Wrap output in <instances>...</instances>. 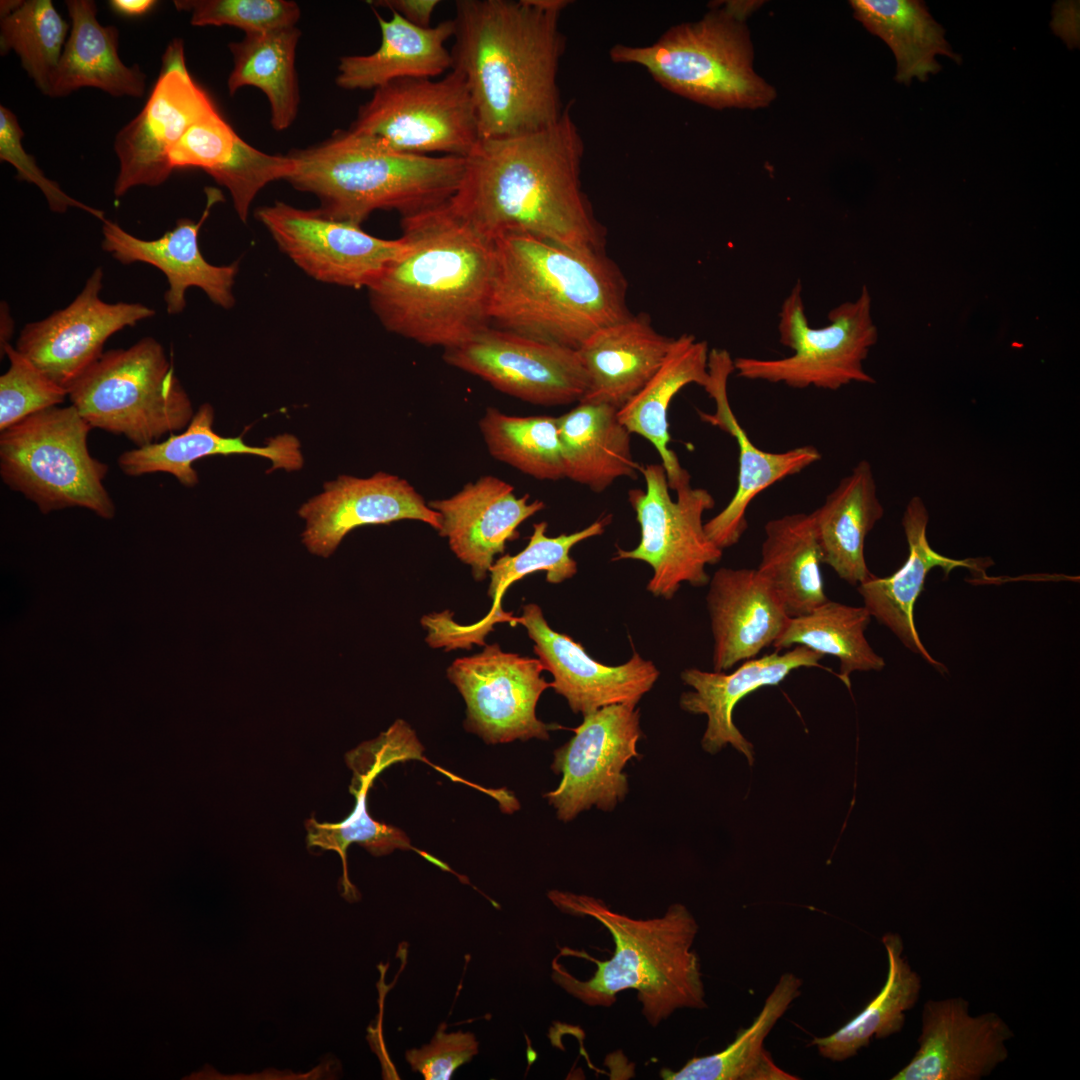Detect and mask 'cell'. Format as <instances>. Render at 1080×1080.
I'll return each instance as SVG.
<instances>
[{
  "label": "cell",
  "instance_id": "f546056e",
  "mask_svg": "<svg viewBox=\"0 0 1080 1080\" xmlns=\"http://www.w3.org/2000/svg\"><path fill=\"white\" fill-rule=\"evenodd\" d=\"M213 423V407L208 403L202 404L184 432L123 452L117 459L118 466L125 475L133 477L168 473L186 487L198 483V475L192 464L209 456L256 455L272 462L270 471L279 468L296 471L303 466L301 445L293 435L282 434L267 440L265 446H251L242 437L217 434Z\"/></svg>",
  "mask_w": 1080,
  "mask_h": 1080
},
{
  "label": "cell",
  "instance_id": "ee69618b",
  "mask_svg": "<svg viewBox=\"0 0 1080 1080\" xmlns=\"http://www.w3.org/2000/svg\"><path fill=\"white\" fill-rule=\"evenodd\" d=\"M69 25L50 0H25L0 20V54L11 50L36 87L48 95Z\"/></svg>",
  "mask_w": 1080,
  "mask_h": 1080
},
{
  "label": "cell",
  "instance_id": "7402d4cb",
  "mask_svg": "<svg viewBox=\"0 0 1080 1080\" xmlns=\"http://www.w3.org/2000/svg\"><path fill=\"white\" fill-rule=\"evenodd\" d=\"M512 624L526 629L534 642V653L553 676L551 687L567 700L574 713L586 715L614 704L636 706L658 679L659 670L653 662L635 651L621 665L596 661L580 643L553 630L537 604L524 605L521 616H514Z\"/></svg>",
  "mask_w": 1080,
  "mask_h": 1080
},
{
  "label": "cell",
  "instance_id": "d6a6232c",
  "mask_svg": "<svg viewBox=\"0 0 1080 1080\" xmlns=\"http://www.w3.org/2000/svg\"><path fill=\"white\" fill-rule=\"evenodd\" d=\"M810 515L822 563L850 585L866 581L865 539L884 515L870 463L858 462Z\"/></svg>",
  "mask_w": 1080,
  "mask_h": 1080
},
{
  "label": "cell",
  "instance_id": "484cf974",
  "mask_svg": "<svg viewBox=\"0 0 1080 1080\" xmlns=\"http://www.w3.org/2000/svg\"><path fill=\"white\" fill-rule=\"evenodd\" d=\"M713 635L714 671L755 658L773 645L789 616L767 580L753 568L718 569L706 597Z\"/></svg>",
  "mask_w": 1080,
  "mask_h": 1080
},
{
  "label": "cell",
  "instance_id": "44dd1931",
  "mask_svg": "<svg viewBox=\"0 0 1080 1080\" xmlns=\"http://www.w3.org/2000/svg\"><path fill=\"white\" fill-rule=\"evenodd\" d=\"M735 372L734 359L726 349L713 348L708 356V381L703 387L715 403L713 413L698 410L700 419L732 436L738 448L736 491L729 503L704 524L709 539L720 549L737 544L748 527L750 503L765 489L798 474L821 459L812 445L783 452H767L756 446L736 418L728 397V380Z\"/></svg>",
  "mask_w": 1080,
  "mask_h": 1080
},
{
  "label": "cell",
  "instance_id": "83f0119b",
  "mask_svg": "<svg viewBox=\"0 0 1080 1080\" xmlns=\"http://www.w3.org/2000/svg\"><path fill=\"white\" fill-rule=\"evenodd\" d=\"M172 169L200 168L230 192L234 209L247 222L250 206L267 184L286 180L291 156L264 153L243 140L216 111L192 125L169 154Z\"/></svg>",
  "mask_w": 1080,
  "mask_h": 1080
},
{
  "label": "cell",
  "instance_id": "f6af8a7d",
  "mask_svg": "<svg viewBox=\"0 0 1080 1080\" xmlns=\"http://www.w3.org/2000/svg\"><path fill=\"white\" fill-rule=\"evenodd\" d=\"M349 767L353 771L349 790L356 800L350 815L339 823H320L314 818L305 821L308 847L335 851L341 857L344 867L343 887L347 893L352 892L346 874V850L350 844H360L375 856L386 855L396 849L412 848L403 831L374 820L368 813V791L381 771L365 763H353Z\"/></svg>",
  "mask_w": 1080,
  "mask_h": 1080
},
{
  "label": "cell",
  "instance_id": "8992f818",
  "mask_svg": "<svg viewBox=\"0 0 1080 1080\" xmlns=\"http://www.w3.org/2000/svg\"><path fill=\"white\" fill-rule=\"evenodd\" d=\"M288 155L295 166L285 181L316 196L325 215L360 226L377 210L405 218L446 204L465 167L463 157L403 153L350 129Z\"/></svg>",
  "mask_w": 1080,
  "mask_h": 1080
},
{
  "label": "cell",
  "instance_id": "b9f144b4",
  "mask_svg": "<svg viewBox=\"0 0 1080 1080\" xmlns=\"http://www.w3.org/2000/svg\"><path fill=\"white\" fill-rule=\"evenodd\" d=\"M871 617L864 606L828 600L807 614L790 617L772 646L780 651L800 645L822 656L836 657L839 678L850 687L851 673L885 667L884 659L874 652L864 635Z\"/></svg>",
  "mask_w": 1080,
  "mask_h": 1080
},
{
  "label": "cell",
  "instance_id": "e0dca14e",
  "mask_svg": "<svg viewBox=\"0 0 1080 1080\" xmlns=\"http://www.w3.org/2000/svg\"><path fill=\"white\" fill-rule=\"evenodd\" d=\"M538 658L503 651L498 644L455 659L447 669L467 706L465 728L489 744L532 738L547 740L551 725L536 716L541 694L551 683Z\"/></svg>",
  "mask_w": 1080,
  "mask_h": 1080
},
{
  "label": "cell",
  "instance_id": "d4e9b609",
  "mask_svg": "<svg viewBox=\"0 0 1080 1080\" xmlns=\"http://www.w3.org/2000/svg\"><path fill=\"white\" fill-rule=\"evenodd\" d=\"M928 510L923 500L914 496L906 505L902 526L908 544V556L904 564L888 577L872 574L857 586L864 607L871 616L889 628L906 648L920 655L940 673L947 668L935 660L922 643L914 622V606L924 590L930 570L940 567L947 577L958 567L969 569L986 578L985 569L990 559H954L935 551L927 539Z\"/></svg>",
  "mask_w": 1080,
  "mask_h": 1080
},
{
  "label": "cell",
  "instance_id": "f1b7e54d",
  "mask_svg": "<svg viewBox=\"0 0 1080 1080\" xmlns=\"http://www.w3.org/2000/svg\"><path fill=\"white\" fill-rule=\"evenodd\" d=\"M674 338L658 333L648 317L631 314L603 327L577 349L588 377L580 401L617 410L634 397L665 360Z\"/></svg>",
  "mask_w": 1080,
  "mask_h": 1080
},
{
  "label": "cell",
  "instance_id": "7c38bea8",
  "mask_svg": "<svg viewBox=\"0 0 1080 1080\" xmlns=\"http://www.w3.org/2000/svg\"><path fill=\"white\" fill-rule=\"evenodd\" d=\"M350 130L410 154L466 158L480 140L475 107L463 76L404 78L374 90Z\"/></svg>",
  "mask_w": 1080,
  "mask_h": 1080
},
{
  "label": "cell",
  "instance_id": "816d5d0a",
  "mask_svg": "<svg viewBox=\"0 0 1080 1080\" xmlns=\"http://www.w3.org/2000/svg\"><path fill=\"white\" fill-rule=\"evenodd\" d=\"M157 1L154 0H111L109 6L119 14L125 16H141L148 13Z\"/></svg>",
  "mask_w": 1080,
  "mask_h": 1080
},
{
  "label": "cell",
  "instance_id": "5b68a950",
  "mask_svg": "<svg viewBox=\"0 0 1080 1080\" xmlns=\"http://www.w3.org/2000/svg\"><path fill=\"white\" fill-rule=\"evenodd\" d=\"M548 897L566 914L596 920L614 943L608 960L581 952L597 967L587 980L553 961L552 979L568 994L587 1006L610 1007L619 992L633 989L653 1027L678 1009L707 1006L700 959L692 949L699 925L684 905L673 904L660 917L636 919L586 894L552 890Z\"/></svg>",
  "mask_w": 1080,
  "mask_h": 1080
},
{
  "label": "cell",
  "instance_id": "d590c367",
  "mask_svg": "<svg viewBox=\"0 0 1080 1080\" xmlns=\"http://www.w3.org/2000/svg\"><path fill=\"white\" fill-rule=\"evenodd\" d=\"M610 520L611 516L607 515L582 530L556 537L546 534L545 521L534 524L533 533L523 550L516 555L505 554L493 563L488 588L493 605L486 617L470 626H460L453 620L449 622L446 635L450 645L455 648L469 647L472 643L482 644L494 624L512 623L514 616L502 610L501 600L508 587L525 576L545 571L546 580L551 584L572 578L577 573V562L570 556L572 547L603 534Z\"/></svg>",
  "mask_w": 1080,
  "mask_h": 1080
},
{
  "label": "cell",
  "instance_id": "836d02e7",
  "mask_svg": "<svg viewBox=\"0 0 1080 1080\" xmlns=\"http://www.w3.org/2000/svg\"><path fill=\"white\" fill-rule=\"evenodd\" d=\"M708 343L684 333L674 338L671 348L656 373L622 408L620 422L630 433L648 440L657 450L665 469L669 488L676 490L690 480L676 453L669 448L668 408L674 396L686 385L704 387L708 381Z\"/></svg>",
  "mask_w": 1080,
  "mask_h": 1080
},
{
  "label": "cell",
  "instance_id": "e575fe53",
  "mask_svg": "<svg viewBox=\"0 0 1080 1080\" xmlns=\"http://www.w3.org/2000/svg\"><path fill=\"white\" fill-rule=\"evenodd\" d=\"M558 432L565 478L594 492L621 477L635 478L641 469L631 452V433L609 404L579 401L558 416Z\"/></svg>",
  "mask_w": 1080,
  "mask_h": 1080
},
{
  "label": "cell",
  "instance_id": "52a82bcc",
  "mask_svg": "<svg viewBox=\"0 0 1080 1080\" xmlns=\"http://www.w3.org/2000/svg\"><path fill=\"white\" fill-rule=\"evenodd\" d=\"M754 6L716 4L701 19L672 26L651 44H615L610 59L640 66L671 93L713 109L766 107L776 91L753 68L745 19Z\"/></svg>",
  "mask_w": 1080,
  "mask_h": 1080
},
{
  "label": "cell",
  "instance_id": "ab89813d",
  "mask_svg": "<svg viewBox=\"0 0 1080 1080\" xmlns=\"http://www.w3.org/2000/svg\"><path fill=\"white\" fill-rule=\"evenodd\" d=\"M301 32L296 26L262 33L245 34L228 48L233 69L227 80L230 95L244 86L260 89L271 110L276 131L290 127L298 113L300 96L295 56Z\"/></svg>",
  "mask_w": 1080,
  "mask_h": 1080
},
{
  "label": "cell",
  "instance_id": "6da1fadb",
  "mask_svg": "<svg viewBox=\"0 0 1080 1080\" xmlns=\"http://www.w3.org/2000/svg\"><path fill=\"white\" fill-rule=\"evenodd\" d=\"M583 153L570 107L543 129L480 139L465 158L449 204L493 240L518 231L572 249L602 251L604 230L581 186Z\"/></svg>",
  "mask_w": 1080,
  "mask_h": 1080
},
{
  "label": "cell",
  "instance_id": "277c9868",
  "mask_svg": "<svg viewBox=\"0 0 1080 1080\" xmlns=\"http://www.w3.org/2000/svg\"><path fill=\"white\" fill-rule=\"evenodd\" d=\"M489 322L573 349L627 318L626 282L602 251L509 231L494 239Z\"/></svg>",
  "mask_w": 1080,
  "mask_h": 1080
},
{
  "label": "cell",
  "instance_id": "60d3db41",
  "mask_svg": "<svg viewBox=\"0 0 1080 1080\" xmlns=\"http://www.w3.org/2000/svg\"><path fill=\"white\" fill-rule=\"evenodd\" d=\"M882 943L887 952L888 973L884 986L867 1006L836 1032L814 1037L810 1045L821 1056L840 1062L855 1056L872 1038L882 1039L900 1032L905 1012L917 1003L921 978L903 957V941L897 933H886Z\"/></svg>",
  "mask_w": 1080,
  "mask_h": 1080
},
{
  "label": "cell",
  "instance_id": "ac0fdd59",
  "mask_svg": "<svg viewBox=\"0 0 1080 1080\" xmlns=\"http://www.w3.org/2000/svg\"><path fill=\"white\" fill-rule=\"evenodd\" d=\"M102 287L103 270L98 267L68 306L26 324L17 339L15 348L67 391L104 353L108 338L155 315L141 303L105 302Z\"/></svg>",
  "mask_w": 1080,
  "mask_h": 1080
},
{
  "label": "cell",
  "instance_id": "d6986e66",
  "mask_svg": "<svg viewBox=\"0 0 1080 1080\" xmlns=\"http://www.w3.org/2000/svg\"><path fill=\"white\" fill-rule=\"evenodd\" d=\"M1013 1036L995 1012L971 1016L962 997L928 1000L918 1049L891 1079L979 1080L1008 1058L1006 1042Z\"/></svg>",
  "mask_w": 1080,
  "mask_h": 1080
},
{
  "label": "cell",
  "instance_id": "7a4b0ae2",
  "mask_svg": "<svg viewBox=\"0 0 1080 1080\" xmlns=\"http://www.w3.org/2000/svg\"><path fill=\"white\" fill-rule=\"evenodd\" d=\"M566 0H457L452 68L469 89L480 139L534 132L563 108L558 71Z\"/></svg>",
  "mask_w": 1080,
  "mask_h": 1080
},
{
  "label": "cell",
  "instance_id": "ba28073f",
  "mask_svg": "<svg viewBox=\"0 0 1080 1080\" xmlns=\"http://www.w3.org/2000/svg\"><path fill=\"white\" fill-rule=\"evenodd\" d=\"M91 429L73 405H58L1 431L2 481L44 514L81 507L112 519L116 508L103 483L109 467L88 450Z\"/></svg>",
  "mask_w": 1080,
  "mask_h": 1080
},
{
  "label": "cell",
  "instance_id": "7bdbcfd3",
  "mask_svg": "<svg viewBox=\"0 0 1080 1080\" xmlns=\"http://www.w3.org/2000/svg\"><path fill=\"white\" fill-rule=\"evenodd\" d=\"M479 429L495 459L538 480L565 478L558 417L513 416L488 407Z\"/></svg>",
  "mask_w": 1080,
  "mask_h": 1080
},
{
  "label": "cell",
  "instance_id": "9c48e42d",
  "mask_svg": "<svg viewBox=\"0 0 1080 1080\" xmlns=\"http://www.w3.org/2000/svg\"><path fill=\"white\" fill-rule=\"evenodd\" d=\"M68 398L92 428L123 435L136 447L186 428L194 416L162 345L151 337L104 352L69 387Z\"/></svg>",
  "mask_w": 1080,
  "mask_h": 1080
},
{
  "label": "cell",
  "instance_id": "8d00e7d4",
  "mask_svg": "<svg viewBox=\"0 0 1080 1080\" xmlns=\"http://www.w3.org/2000/svg\"><path fill=\"white\" fill-rule=\"evenodd\" d=\"M756 568L767 580L789 617L809 613L828 601L822 558L812 517L793 513L769 520Z\"/></svg>",
  "mask_w": 1080,
  "mask_h": 1080
},
{
  "label": "cell",
  "instance_id": "2e32d148",
  "mask_svg": "<svg viewBox=\"0 0 1080 1080\" xmlns=\"http://www.w3.org/2000/svg\"><path fill=\"white\" fill-rule=\"evenodd\" d=\"M575 735L554 752L551 765L562 779L545 794L562 821L592 806L612 811L628 791L627 762L639 757L640 713L632 704H614L583 715Z\"/></svg>",
  "mask_w": 1080,
  "mask_h": 1080
},
{
  "label": "cell",
  "instance_id": "681fc988",
  "mask_svg": "<svg viewBox=\"0 0 1080 1080\" xmlns=\"http://www.w3.org/2000/svg\"><path fill=\"white\" fill-rule=\"evenodd\" d=\"M441 1023L430 1043L406 1052V1061L413 1071L426 1080L450 1079L457 1068L471 1061L479 1051V1043L471 1032H446Z\"/></svg>",
  "mask_w": 1080,
  "mask_h": 1080
},
{
  "label": "cell",
  "instance_id": "4dcf8cb0",
  "mask_svg": "<svg viewBox=\"0 0 1080 1080\" xmlns=\"http://www.w3.org/2000/svg\"><path fill=\"white\" fill-rule=\"evenodd\" d=\"M381 31L377 50L340 59L336 84L346 90L377 89L404 78H435L452 68L445 43L453 37L452 19L435 26H416L396 12L389 19L376 13Z\"/></svg>",
  "mask_w": 1080,
  "mask_h": 1080
},
{
  "label": "cell",
  "instance_id": "4fadbf2b",
  "mask_svg": "<svg viewBox=\"0 0 1080 1080\" xmlns=\"http://www.w3.org/2000/svg\"><path fill=\"white\" fill-rule=\"evenodd\" d=\"M443 359L500 392L532 404L579 402L588 389L577 349L491 325L444 350Z\"/></svg>",
  "mask_w": 1080,
  "mask_h": 1080
},
{
  "label": "cell",
  "instance_id": "30bf717a",
  "mask_svg": "<svg viewBox=\"0 0 1080 1080\" xmlns=\"http://www.w3.org/2000/svg\"><path fill=\"white\" fill-rule=\"evenodd\" d=\"M828 320L830 323L821 328L809 325L802 284L797 281L781 305L778 321L779 342L793 354L773 359L735 358L737 376L797 389L831 391L852 382L874 384L875 379L863 368L878 338L868 288L863 286L856 300L831 309Z\"/></svg>",
  "mask_w": 1080,
  "mask_h": 1080
},
{
  "label": "cell",
  "instance_id": "74e56055",
  "mask_svg": "<svg viewBox=\"0 0 1080 1080\" xmlns=\"http://www.w3.org/2000/svg\"><path fill=\"white\" fill-rule=\"evenodd\" d=\"M850 6L854 17L892 50L899 83L909 84L913 78L925 81L929 74L939 72L937 55L960 62L945 39L944 28L933 19L924 2L852 0Z\"/></svg>",
  "mask_w": 1080,
  "mask_h": 1080
},
{
  "label": "cell",
  "instance_id": "f5cc1de1",
  "mask_svg": "<svg viewBox=\"0 0 1080 1080\" xmlns=\"http://www.w3.org/2000/svg\"><path fill=\"white\" fill-rule=\"evenodd\" d=\"M0 312H1V315H0V317H1L0 318L1 319L0 348H1V351H2L6 345L10 344L9 340H10L12 334H13L14 323H13V319H12L10 311H9V307L7 306L6 302H3V301L1 302V310H0Z\"/></svg>",
  "mask_w": 1080,
  "mask_h": 1080
},
{
  "label": "cell",
  "instance_id": "c3c4849f",
  "mask_svg": "<svg viewBox=\"0 0 1080 1080\" xmlns=\"http://www.w3.org/2000/svg\"><path fill=\"white\" fill-rule=\"evenodd\" d=\"M24 132L16 115L5 106H0V160L9 162L17 170V177L22 181L35 184L43 193L51 211L65 213L68 208L82 209L102 222L104 212L86 205L67 195L59 185L47 178L38 167L35 158L26 153L22 146Z\"/></svg>",
  "mask_w": 1080,
  "mask_h": 1080
},
{
  "label": "cell",
  "instance_id": "4316f807",
  "mask_svg": "<svg viewBox=\"0 0 1080 1080\" xmlns=\"http://www.w3.org/2000/svg\"><path fill=\"white\" fill-rule=\"evenodd\" d=\"M823 656L804 646H794L780 654L778 651L760 658L746 660L734 672H706L697 668L685 669L682 681L693 688L680 697V707L693 714H705L707 728L702 738L704 750L711 754L727 744L754 762L753 745L733 723L736 704L748 694L764 686L778 685L793 670L817 667Z\"/></svg>",
  "mask_w": 1080,
  "mask_h": 1080
},
{
  "label": "cell",
  "instance_id": "bcb514c9",
  "mask_svg": "<svg viewBox=\"0 0 1080 1080\" xmlns=\"http://www.w3.org/2000/svg\"><path fill=\"white\" fill-rule=\"evenodd\" d=\"M178 11L190 14L193 26H232L245 34L295 26L298 4L288 0H175Z\"/></svg>",
  "mask_w": 1080,
  "mask_h": 1080
},
{
  "label": "cell",
  "instance_id": "ffe728a7",
  "mask_svg": "<svg viewBox=\"0 0 1080 1080\" xmlns=\"http://www.w3.org/2000/svg\"><path fill=\"white\" fill-rule=\"evenodd\" d=\"M305 521L302 543L323 558L335 552L355 528L417 520L439 531L441 515L405 479L385 472L368 478L341 475L298 510Z\"/></svg>",
  "mask_w": 1080,
  "mask_h": 1080
},
{
  "label": "cell",
  "instance_id": "3957f363",
  "mask_svg": "<svg viewBox=\"0 0 1080 1080\" xmlns=\"http://www.w3.org/2000/svg\"><path fill=\"white\" fill-rule=\"evenodd\" d=\"M406 250L370 285V306L389 332L425 346L456 347L490 325L494 240L449 202L401 218Z\"/></svg>",
  "mask_w": 1080,
  "mask_h": 1080
},
{
  "label": "cell",
  "instance_id": "9a60e30c",
  "mask_svg": "<svg viewBox=\"0 0 1080 1080\" xmlns=\"http://www.w3.org/2000/svg\"><path fill=\"white\" fill-rule=\"evenodd\" d=\"M279 249L317 281L368 288L407 248L406 239H383L360 225L276 201L255 211Z\"/></svg>",
  "mask_w": 1080,
  "mask_h": 1080
},
{
  "label": "cell",
  "instance_id": "5bb4252c",
  "mask_svg": "<svg viewBox=\"0 0 1080 1080\" xmlns=\"http://www.w3.org/2000/svg\"><path fill=\"white\" fill-rule=\"evenodd\" d=\"M218 111L207 92L191 77L179 38L167 46L158 79L141 112L116 135L119 172L114 195L131 188L155 187L173 171L169 154L187 130Z\"/></svg>",
  "mask_w": 1080,
  "mask_h": 1080
},
{
  "label": "cell",
  "instance_id": "603a6c76",
  "mask_svg": "<svg viewBox=\"0 0 1080 1080\" xmlns=\"http://www.w3.org/2000/svg\"><path fill=\"white\" fill-rule=\"evenodd\" d=\"M206 206L201 218L177 220L173 229L154 240L140 239L105 219L102 225V248L123 264L142 262L158 268L167 278L168 289L164 294L168 314H178L186 306L188 288L198 287L216 305L230 309L234 303L233 286L238 273V263L217 266L202 255L198 236L210 209L222 199L216 188L205 190Z\"/></svg>",
  "mask_w": 1080,
  "mask_h": 1080
},
{
  "label": "cell",
  "instance_id": "cb8c5ba5",
  "mask_svg": "<svg viewBox=\"0 0 1080 1080\" xmlns=\"http://www.w3.org/2000/svg\"><path fill=\"white\" fill-rule=\"evenodd\" d=\"M428 505L441 515L439 535L447 538L455 556L471 567L477 581L489 574L506 542L519 537L517 528L545 508L541 500L530 501L529 494L517 497L511 484L491 475Z\"/></svg>",
  "mask_w": 1080,
  "mask_h": 1080
},
{
  "label": "cell",
  "instance_id": "8fae6325",
  "mask_svg": "<svg viewBox=\"0 0 1080 1080\" xmlns=\"http://www.w3.org/2000/svg\"><path fill=\"white\" fill-rule=\"evenodd\" d=\"M646 490L631 489L629 502L640 525L641 539L632 550L618 548L613 560H639L653 569L647 590L670 600L682 583L701 587L709 583L708 565L718 563L723 550L707 536L702 516L715 505L711 493L694 488L690 480L676 491V500L662 464L641 466Z\"/></svg>",
  "mask_w": 1080,
  "mask_h": 1080
},
{
  "label": "cell",
  "instance_id": "7dc6e473",
  "mask_svg": "<svg viewBox=\"0 0 1080 1080\" xmlns=\"http://www.w3.org/2000/svg\"><path fill=\"white\" fill-rule=\"evenodd\" d=\"M3 353L9 368L0 377V432L34 413L58 406L68 396L65 388L11 344L4 347L1 356Z\"/></svg>",
  "mask_w": 1080,
  "mask_h": 1080
},
{
  "label": "cell",
  "instance_id": "db71d44e",
  "mask_svg": "<svg viewBox=\"0 0 1080 1080\" xmlns=\"http://www.w3.org/2000/svg\"><path fill=\"white\" fill-rule=\"evenodd\" d=\"M22 3H23L22 0H4V1L2 0L0 2V15H1V18L11 14L12 12H14L16 9H18L21 6Z\"/></svg>",
  "mask_w": 1080,
  "mask_h": 1080
},
{
  "label": "cell",
  "instance_id": "1f68e13d",
  "mask_svg": "<svg viewBox=\"0 0 1080 1080\" xmlns=\"http://www.w3.org/2000/svg\"><path fill=\"white\" fill-rule=\"evenodd\" d=\"M65 5L72 25L48 96L64 97L94 87L114 97H142L146 75L138 65L130 67L120 59L117 27L98 22L92 0H68Z\"/></svg>",
  "mask_w": 1080,
  "mask_h": 1080
},
{
  "label": "cell",
  "instance_id": "f907efd6",
  "mask_svg": "<svg viewBox=\"0 0 1080 1080\" xmlns=\"http://www.w3.org/2000/svg\"><path fill=\"white\" fill-rule=\"evenodd\" d=\"M374 7H385L396 12L408 22L419 27H430L439 0H378L369 1Z\"/></svg>",
  "mask_w": 1080,
  "mask_h": 1080
},
{
  "label": "cell",
  "instance_id": "f35d334b",
  "mask_svg": "<svg viewBox=\"0 0 1080 1080\" xmlns=\"http://www.w3.org/2000/svg\"><path fill=\"white\" fill-rule=\"evenodd\" d=\"M802 980L793 973L781 975L752 1024L740 1029L722 1051L690 1059L680 1070L663 1068L668 1080H793L797 1077L777 1067L764 1040L791 1003L801 993Z\"/></svg>",
  "mask_w": 1080,
  "mask_h": 1080
}]
</instances>
